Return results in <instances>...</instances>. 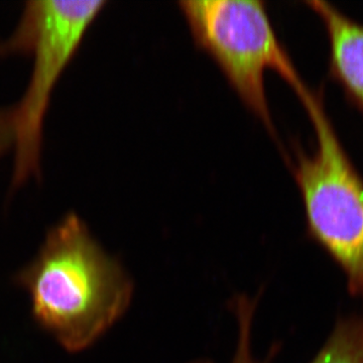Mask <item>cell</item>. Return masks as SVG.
I'll return each mask as SVG.
<instances>
[{
	"label": "cell",
	"mask_w": 363,
	"mask_h": 363,
	"mask_svg": "<svg viewBox=\"0 0 363 363\" xmlns=\"http://www.w3.org/2000/svg\"><path fill=\"white\" fill-rule=\"evenodd\" d=\"M18 283L30 292L38 321L73 352L121 319L133 292L130 277L75 213L52 227Z\"/></svg>",
	"instance_id": "cell-1"
},
{
	"label": "cell",
	"mask_w": 363,
	"mask_h": 363,
	"mask_svg": "<svg viewBox=\"0 0 363 363\" xmlns=\"http://www.w3.org/2000/svg\"><path fill=\"white\" fill-rule=\"evenodd\" d=\"M106 4L30 0L26 2L16 30L0 43V55H25L33 65L25 93L13 105V187L40 176L43 133L52 92Z\"/></svg>",
	"instance_id": "cell-2"
},
{
	"label": "cell",
	"mask_w": 363,
	"mask_h": 363,
	"mask_svg": "<svg viewBox=\"0 0 363 363\" xmlns=\"http://www.w3.org/2000/svg\"><path fill=\"white\" fill-rule=\"evenodd\" d=\"M196 45L220 67L243 104L274 133L264 73L274 70L304 99L310 94L260 0H183Z\"/></svg>",
	"instance_id": "cell-3"
},
{
	"label": "cell",
	"mask_w": 363,
	"mask_h": 363,
	"mask_svg": "<svg viewBox=\"0 0 363 363\" xmlns=\"http://www.w3.org/2000/svg\"><path fill=\"white\" fill-rule=\"evenodd\" d=\"M316 133L314 152H297L294 176L308 233L337 262L353 295L363 297V178L339 140L321 98L304 100Z\"/></svg>",
	"instance_id": "cell-4"
},
{
	"label": "cell",
	"mask_w": 363,
	"mask_h": 363,
	"mask_svg": "<svg viewBox=\"0 0 363 363\" xmlns=\"http://www.w3.org/2000/svg\"><path fill=\"white\" fill-rule=\"evenodd\" d=\"M326 28L329 73L363 116V23L352 20L332 4L307 1Z\"/></svg>",
	"instance_id": "cell-5"
},
{
	"label": "cell",
	"mask_w": 363,
	"mask_h": 363,
	"mask_svg": "<svg viewBox=\"0 0 363 363\" xmlns=\"http://www.w3.org/2000/svg\"><path fill=\"white\" fill-rule=\"evenodd\" d=\"M311 363H363V319L339 322Z\"/></svg>",
	"instance_id": "cell-6"
},
{
	"label": "cell",
	"mask_w": 363,
	"mask_h": 363,
	"mask_svg": "<svg viewBox=\"0 0 363 363\" xmlns=\"http://www.w3.org/2000/svg\"><path fill=\"white\" fill-rule=\"evenodd\" d=\"M234 311L238 322V342L231 363H259L253 357L252 328L257 300L240 296L234 301Z\"/></svg>",
	"instance_id": "cell-7"
},
{
	"label": "cell",
	"mask_w": 363,
	"mask_h": 363,
	"mask_svg": "<svg viewBox=\"0 0 363 363\" xmlns=\"http://www.w3.org/2000/svg\"><path fill=\"white\" fill-rule=\"evenodd\" d=\"M14 116L13 106L0 108V157L13 150Z\"/></svg>",
	"instance_id": "cell-8"
},
{
	"label": "cell",
	"mask_w": 363,
	"mask_h": 363,
	"mask_svg": "<svg viewBox=\"0 0 363 363\" xmlns=\"http://www.w3.org/2000/svg\"><path fill=\"white\" fill-rule=\"evenodd\" d=\"M200 363H208V362H200Z\"/></svg>",
	"instance_id": "cell-9"
}]
</instances>
